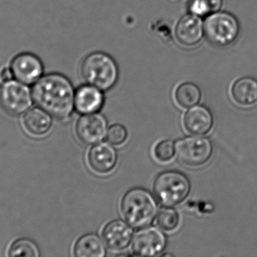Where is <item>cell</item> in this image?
<instances>
[{
    "label": "cell",
    "instance_id": "6da1fadb",
    "mask_svg": "<svg viewBox=\"0 0 257 257\" xmlns=\"http://www.w3.org/2000/svg\"><path fill=\"white\" fill-rule=\"evenodd\" d=\"M75 94L72 82L64 75L49 74L33 86L35 102L46 113L60 119H68L75 107Z\"/></svg>",
    "mask_w": 257,
    "mask_h": 257
},
{
    "label": "cell",
    "instance_id": "7a4b0ae2",
    "mask_svg": "<svg viewBox=\"0 0 257 257\" xmlns=\"http://www.w3.org/2000/svg\"><path fill=\"white\" fill-rule=\"evenodd\" d=\"M157 200L146 189L135 187L123 195L120 202V212L132 227L142 229L155 220L158 214Z\"/></svg>",
    "mask_w": 257,
    "mask_h": 257
},
{
    "label": "cell",
    "instance_id": "3957f363",
    "mask_svg": "<svg viewBox=\"0 0 257 257\" xmlns=\"http://www.w3.org/2000/svg\"><path fill=\"white\" fill-rule=\"evenodd\" d=\"M81 74L87 84L107 92L117 84L119 68L111 55L102 51H94L84 57L81 65Z\"/></svg>",
    "mask_w": 257,
    "mask_h": 257
},
{
    "label": "cell",
    "instance_id": "277c9868",
    "mask_svg": "<svg viewBox=\"0 0 257 257\" xmlns=\"http://www.w3.org/2000/svg\"><path fill=\"white\" fill-rule=\"evenodd\" d=\"M154 196L164 206L174 207L182 203L190 193V180L182 172L169 170L156 177L153 185Z\"/></svg>",
    "mask_w": 257,
    "mask_h": 257
},
{
    "label": "cell",
    "instance_id": "5b68a950",
    "mask_svg": "<svg viewBox=\"0 0 257 257\" xmlns=\"http://www.w3.org/2000/svg\"><path fill=\"white\" fill-rule=\"evenodd\" d=\"M239 24L232 14L217 12L208 15L204 21V35L208 42L217 47H226L236 40Z\"/></svg>",
    "mask_w": 257,
    "mask_h": 257
},
{
    "label": "cell",
    "instance_id": "8992f818",
    "mask_svg": "<svg viewBox=\"0 0 257 257\" xmlns=\"http://www.w3.org/2000/svg\"><path fill=\"white\" fill-rule=\"evenodd\" d=\"M213 153L211 140L202 136L180 139L175 143L177 159L187 167H201L206 164Z\"/></svg>",
    "mask_w": 257,
    "mask_h": 257
},
{
    "label": "cell",
    "instance_id": "52a82bcc",
    "mask_svg": "<svg viewBox=\"0 0 257 257\" xmlns=\"http://www.w3.org/2000/svg\"><path fill=\"white\" fill-rule=\"evenodd\" d=\"M167 244L166 235L158 228H142L138 231L132 241L131 250L135 256H159Z\"/></svg>",
    "mask_w": 257,
    "mask_h": 257
},
{
    "label": "cell",
    "instance_id": "ba28073f",
    "mask_svg": "<svg viewBox=\"0 0 257 257\" xmlns=\"http://www.w3.org/2000/svg\"><path fill=\"white\" fill-rule=\"evenodd\" d=\"M0 104L10 114H22L32 104L30 90L21 82L6 81L0 88Z\"/></svg>",
    "mask_w": 257,
    "mask_h": 257
},
{
    "label": "cell",
    "instance_id": "9c48e42d",
    "mask_svg": "<svg viewBox=\"0 0 257 257\" xmlns=\"http://www.w3.org/2000/svg\"><path fill=\"white\" fill-rule=\"evenodd\" d=\"M108 122L100 113L81 116L75 125V134L83 144L93 146L101 143L106 137Z\"/></svg>",
    "mask_w": 257,
    "mask_h": 257
},
{
    "label": "cell",
    "instance_id": "30bf717a",
    "mask_svg": "<svg viewBox=\"0 0 257 257\" xmlns=\"http://www.w3.org/2000/svg\"><path fill=\"white\" fill-rule=\"evenodd\" d=\"M175 36L182 46L190 48L197 45L205 36L201 17L192 13L183 15L175 26Z\"/></svg>",
    "mask_w": 257,
    "mask_h": 257
},
{
    "label": "cell",
    "instance_id": "8fae6325",
    "mask_svg": "<svg viewBox=\"0 0 257 257\" xmlns=\"http://www.w3.org/2000/svg\"><path fill=\"white\" fill-rule=\"evenodd\" d=\"M132 226L121 220H114L104 226L102 238L107 248L113 252L123 251L132 244Z\"/></svg>",
    "mask_w": 257,
    "mask_h": 257
},
{
    "label": "cell",
    "instance_id": "7c38bea8",
    "mask_svg": "<svg viewBox=\"0 0 257 257\" xmlns=\"http://www.w3.org/2000/svg\"><path fill=\"white\" fill-rule=\"evenodd\" d=\"M118 159L117 151L111 143H99L93 145L87 154L90 168L98 175H107L114 170Z\"/></svg>",
    "mask_w": 257,
    "mask_h": 257
},
{
    "label": "cell",
    "instance_id": "4fadbf2b",
    "mask_svg": "<svg viewBox=\"0 0 257 257\" xmlns=\"http://www.w3.org/2000/svg\"><path fill=\"white\" fill-rule=\"evenodd\" d=\"M14 77L23 84L36 82L43 72L42 62L31 54H21L17 56L11 66Z\"/></svg>",
    "mask_w": 257,
    "mask_h": 257
},
{
    "label": "cell",
    "instance_id": "5bb4252c",
    "mask_svg": "<svg viewBox=\"0 0 257 257\" xmlns=\"http://www.w3.org/2000/svg\"><path fill=\"white\" fill-rule=\"evenodd\" d=\"M105 103L103 91L91 84L80 86L75 90V109L81 114H91L100 111Z\"/></svg>",
    "mask_w": 257,
    "mask_h": 257
},
{
    "label": "cell",
    "instance_id": "9a60e30c",
    "mask_svg": "<svg viewBox=\"0 0 257 257\" xmlns=\"http://www.w3.org/2000/svg\"><path fill=\"white\" fill-rule=\"evenodd\" d=\"M183 123L187 132L193 135L203 136L212 128L214 118L207 107L196 105L185 113Z\"/></svg>",
    "mask_w": 257,
    "mask_h": 257
},
{
    "label": "cell",
    "instance_id": "2e32d148",
    "mask_svg": "<svg viewBox=\"0 0 257 257\" xmlns=\"http://www.w3.org/2000/svg\"><path fill=\"white\" fill-rule=\"evenodd\" d=\"M106 246L103 240L94 233H87L80 237L73 247V255L76 257H104Z\"/></svg>",
    "mask_w": 257,
    "mask_h": 257
},
{
    "label": "cell",
    "instance_id": "e0dca14e",
    "mask_svg": "<svg viewBox=\"0 0 257 257\" xmlns=\"http://www.w3.org/2000/svg\"><path fill=\"white\" fill-rule=\"evenodd\" d=\"M234 101L241 107H251L257 103V81L251 77L237 80L231 90Z\"/></svg>",
    "mask_w": 257,
    "mask_h": 257
},
{
    "label": "cell",
    "instance_id": "ac0fdd59",
    "mask_svg": "<svg viewBox=\"0 0 257 257\" xmlns=\"http://www.w3.org/2000/svg\"><path fill=\"white\" fill-rule=\"evenodd\" d=\"M51 119L40 109L30 110L24 118V128L33 136H42L48 132L51 127Z\"/></svg>",
    "mask_w": 257,
    "mask_h": 257
},
{
    "label": "cell",
    "instance_id": "d6986e66",
    "mask_svg": "<svg viewBox=\"0 0 257 257\" xmlns=\"http://www.w3.org/2000/svg\"><path fill=\"white\" fill-rule=\"evenodd\" d=\"M174 98L180 107L190 109L199 104L202 98V92L194 83L186 81L175 89Z\"/></svg>",
    "mask_w": 257,
    "mask_h": 257
},
{
    "label": "cell",
    "instance_id": "ffe728a7",
    "mask_svg": "<svg viewBox=\"0 0 257 257\" xmlns=\"http://www.w3.org/2000/svg\"><path fill=\"white\" fill-rule=\"evenodd\" d=\"M179 223V214L172 207H163L157 214V226L165 232H173L178 229Z\"/></svg>",
    "mask_w": 257,
    "mask_h": 257
},
{
    "label": "cell",
    "instance_id": "44dd1931",
    "mask_svg": "<svg viewBox=\"0 0 257 257\" xmlns=\"http://www.w3.org/2000/svg\"><path fill=\"white\" fill-rule=\"evenodd\" d=\"M223 0H192L190 3V13L197 16L205 17L219 12Z\"/></svg>",
    "mask_w": 257,
    "mask_h": 257
},
{
    "label": "cell",
    "instance_id": "7402d4cb",
    "mask_svg": "<svg viewBox=\"0 0 257 257\" xmlns=\"http://www.w3.org/2000/svg\"><path fill=\"white\" fill-rule=\"evenodd\" d=\"M9 256L38 257L39 249L34 242L29 239H20L13 243L9 249Z\"/></svg>",
    "mask_w": 257,
    "mask_h": 257
},
{
    "label": "cell",
    "instance_id": "603a6c76",
    "mask_svg": "<svg viewBox=\"0 0 257 257\" xmlns=\"http://www.w3.org/2000/svg\"><path fill=\"white\" fill-rule=\"evenodd\" d=\"M175 155V143L172 140H161L154 146V157L160 162H169Z\"/></svg>",
    "mask_w": 257,
    "mask_h": 257
},
{
    "label": "cell",
    "instance_id": "cb8c5ba5",
    "mask_svg": "<svg viewBox=\"0 0 257 257\" xmlns=\"http://www.w3.org/2000/svg\"><path fill=\"white\" fill-rule=\"evenodd\" d=\"M127 130L120 124L111 125L107 132V140L113 146H121L127 140Z\"/></svg>",
    "mask_w": 257,
    "mask_h": 257
},
{
    "label": "cell",
    "instance_id": "d4e9b609",
    "mask_svg": "<svg viewBox=\"0 0 257 257\" xmlns=\"http://www.w3.org/2000/svg\"><path fill=\"white\" fill-rule=\"evenodd\" d=\"M13 77L14 75L12 69L4 68V69H1V71H0V80L4 81V82L10 81Z\"/></svg>",
    "mask_w": 257,
    "mask_h": 257
}]
</instances>
